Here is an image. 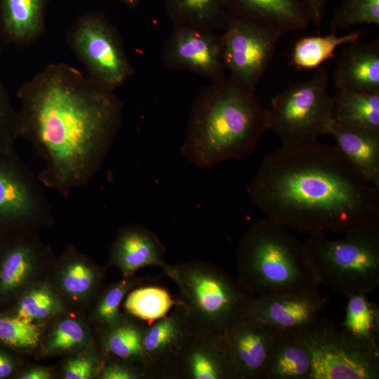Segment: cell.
<instances>
[{
    "label": "cell",
    "mask_w": 379,
    "mask_h": 379,
    "mask_svg": "<svg viewBox=\"0 0 379 379\" xmlns=\"http://www.w3.org/2000/svg\"><path fill=\"white\" fill-rule=\"evenodd\" d=\"M102 379H141L147 378L144 368L137 364L126 361L109 362L100 373Z\"/></svg>",
    "instance_id": "37"
},
{
    "label": "cell",
    "mask_w": 379,
    "mask_h": 379,
    "mask_svg": "<svg viewBox=\"0 0 379 379\" xmlns=\"http://www.w3.org/2000/svg\"><path fill=\"white\" fill-rule=\"evenodd\" d=\"M130 8H135L141 0H119Z\"/></svg>",
    "instance_id": "42"
},
{
    "label": "cell",
    "mask_w": 379,
    "mask_h": 379,
    "mask_svg": "<svg viewBox=\"0 0 379 379\" xmlns=\"http://www.w3.org/2000/svg\"><path fill=\"white\" fill-rule=\"evenodd\" d=\"M180 291L196 330L223 335L239 320L250 314L255 296L223 270L204 262L168 265L163 270Z\"/></svg>",
    "instance_id": "5"
},
{
    "label": "cell",
    "mask_w": 379,
    "mask_h": 379,
    "mask_svg": "<svg viewBox=\"0 0 379 379\" xmlns=\"http://www.w3.org/2000/svg\"><path fill=\"white\" fill-rule=\"evenodd\" d=\"M312 359L310 379H378L379 350L319 317L300 334Z\"/></svg>",
    "instance_id": "8"
},
{
    "label": "cell",
    "mask_w": 379,
    "mask_h": 379,
    "mask_svg": "<svg viewBox=\"0 0 379 379\" xmlns=\"http://www.w3.org/2000/svg\"><path fill=\"white\" fill-rule=\"evenodd\" d=\"M36 325L16 317L0 316V341L19 348H32L40 340Z\"/></svg>",
    "instance_id": "35"
},
{
    "label": "cell",
    "mask_w": 379,
    "mask_h": 379,
    "mask_svg": "<svg viewBox=\"0 0 379 379\" xmlns=\"http://www.w3.org/2000/svg\"><path fill=\"white\" fill-rule=\"evenodd\" d=\"M19 138L18 112L13 107L0 75V156L15 152Z\"/></svg>",
    "instance_id": "34"
},
{
    "label": "cell",
    "mask_w": 379,
    "mask_h": 379,
    "mask_svg": "<svg viewBox=\"0 0 379 379\" xmlns=\"http://www.w3.org/2000/svg\"><path fill=\"white\" fill-rule=\"evenodd\" d=\"M173 379H237L223 335L194 329L177 359Z\"/></svg>",
    "instance_id": "16"
},
{
    "label": "cell",
    "mask_w": 379,
    "mask_h": 379,
    "mask_svg": "<svg viewBox=\"0 0 379 379\" xmlns=\"http://www.w3.org/2000/svg\"><path fill=\"white\" fill-rule=\"evenodd\" d=\"M20 138L33 146L44 187L64 197L87 186L114 142L122 104L114 92L63 62L47 65L18 91Z\"/></svg>",
    "instance_id": "1"
},
{
    "label": "cell",
    "mask_w": 379,
    "mask_h": 379,
    "mask_svg": "<svg viewBox=\"0 0 379 379\" xmlns=\"http://www.w3.org/2000/svg\"><path fill=\"white\" fill-rule=\"evenodd\" d=\"M51 374L47 369L33 368L20 375L21 379H48Z\"/></svg>",
    "instance_id": "40"
},
{
    "label": "cell",
    "mask_w": 379,
    "mask_h": 379,
    "mask_svg": "<svg viewBox=\"0 0 379 379\" xmlns=\"http://www.w3.org/2000/svg\"><path fill=\"white\" fill-rule=\"evenodd\" d=\"M276 333L249 314L223 334L227 354L237 379H263Z\"/></svg>",
    "instance_id": "14"
},
{
    "label": "cell",
    "mask_w": 379,
    "mask_h": 379,
    "mask_svg": "<svg viewBox=\"0 0 379 379\" xmlns=\"http://www.w3.org/2000/svg\"><path fill=\"white\" fill-rule=\"evenodd\" d=\"M181 301L172 297L164 288L157 286L138 287L127 296L126 310L135 318L150 324L166 316Z\"/></svg>",
    "instance_id": "29"
},
{
    "label": "cell",
    "mask_w": 379,
    "mask_h": 379,
    "mask_svg": "<svg viewBox=\"0 0 379 379\" xmlns=\"http://www.w3.org/2000/svg\"><path fill=\"white\" fill-rule=\"evenodd\" d=\"M49 0H0V33L8 42L22 46L45 32Z\"/></svg>",
    "instance_id": "21"
},
{
    "label": "cell",
    "mask_w": 379,
    "mask_h": 379,
    "mask_svg": "<svg viewBox=\"0 0 379 379\" xmlns=\"http://www.w3.org/2000/svg\"><path fill=\"white\" fill-rule=\"evenodd\" d=\"M379 25V0H342L331 20V30L358 24Z\"/></svg>",
    "instance_id": "31"
},
{
    "label": "cell",
    "mask_w": 379,
    "mask_h": 379,
    "mask_svg": "<svg viewBox=\"0 0 379 379\" xmlns=\"http://www.w3.org/2000/svg\"><path fill=\"white\" fill-rule=\"evenodd\" d=\"M13 371V364L5 355L0 353V378L9 375Z\"/></svg>",
    "instance_id": "41"
},
{
    "label": "cell",
    "mask_w": 379,
    "mask_h": 379,
    "mask_svg": "<svg viewBox=\"0 0 379 379\" xmlns=\"http://www.w3.org/2000/svg\"><path fill=\"white\" fill-rule=\"evenodd\" d=\"M86 338L82 326L72 319L60 321L51 334L47 348L51 352H62L81 345Z\"/></svg>",
    "instance_id": "36"
},
{
    "label": "cell",
    "mask_w": 379,
    "mask_h": 379,
    "mask_svg": "<svg viewBox=\"0 0 379 379\" xmlns=\"http://www.w3.org/2000/svg\"><path fill=\"white\" fill-rule=\"evenodd\" d=\"M37 175L17 152L0 156V231L47 222L51 205Z\"/></svg>",
    "instance_id": "10"
},
{
    "label": "cell",
    "mask_w": 379,
    "mask_h": 379,
    "mask_svg": "<svg viewBox=\"0 0 379 379\" xmlns=\"http://www.w3.org/2000/svg\"><path fill=\"white\" fill-rule=\"evenodd\" d=\"M147 325L121 317L116 324L107 328L104 336L106 350L118 359L142 366L145 371L142 338Z\"/></svg>",
    "instance_id": "28"
},
{
    "label": "cell",
    "mask_w": 379,
    "mask_h": 379,
    "mask_svg": "<svg viewBox=\"0 0 379 379\" xmlns=\"http://www.w3.org/2000/svg\"><path fill=\"white\" fill-rule=\"evenodd\" d=\"M67 41L87 74L100 84L114 90L132 76L120 36L102 14L81 15L69 30Z\"/></svg>",
    "instance_id": "9"
},
{
    "label": "cell",
    "mask_w": 379,
    "mask_h": 379,
    "mask_svg": "<svg viewBox=\"0 0 379 379\" xmlns=\"http://www.w3.org/2000/svg\"><path fill=\"white\" fill-rule=\"evenodd\" d=\"M166 64L209 78L225 77L222 61V36L187 26H175L164 48Z\"/></svg>",
    "instance_id": "13"
},
{
    "label": "cell",
    "mask_w": 379,
    "mask_h": 379,
    "mask_svg": "<svg viewBox=\"0 0 379 379\" xmlns=\"http://www.w3.org/2000/svg\"><path fill=\"white\" fill-rule=\"evenodd\" d=\"M149 279H128L117 283L107 288L102 295L97 306L96 316L99 321L107 328L120 319L119 305L125 295L136 286L151 280Z\"/></svg>",
    "instance_id": "33"
},
{
    "label": "cell",
    "mask_w": 379,
    "mask_h": 379,
    "mask_svg": "<svg viewBox=\"0 0 379 379\" xmlns=\"http://www.w3.org/2000/svg\"><path fill=\"white\" fill-rule=\"evenodd\" d=\"M98 362L92 357H79L70 359L66 364L64 378L65 379H88L93 376Z\"/></svg>",
    "instance_id": "38"
},
{
    "label": "cell",
    "mask_w": 379,
    "mask_h": 379,
    "mask_svg": "<svg viewBox=\"0 0 379 379\" xmlns=\"http://www.w3.org/2000/svg\"><path fill=\"white\" fill-rule=\"evenodd\" d=\"M247 191L268 218L302 233H343L379 222V188L336 146L318 140L281 145L266 155Z\"/></svg>",
    "instance_id": "2"
},
{
    "label": "cell",
    "mask_w": 379,
    "mask_h": 379,
    "mask_svg": "<svg viewBox=\"0 0 379 379\" xmlns=\"http://www.w3.org/2000/svg\"><path fill=\"white\" fill-rule=\"evenodd\" d=\"M175 26L213 32L225 27L229 14L222 0H165Z\"/></svg>",
    "instance_id": "25"
},
{
    "label": "cell",
    "mask_w": 379,
    "mask_h": 379,
    "mask_svg": "<svg viewBox=\"0 0 379 379\" xmlns=\"http://www.w3.org/2000/svg\"><path fill=\"white\" fill-rule=\"evenodd\" d=\"M109 262L125 278L146 266L163 270L168 266L165 248L157 234L140 225L127 226L119 232L110 251Z\"/></svg>",
    "instance_id": "18"
},
{
    "label": "cell",
    "mask_w": 379,
    "mask_h": 379,
    "mask_svg": "<svg viewBox=\"0 0 379 379\" xmlns=\"http://www.w3.org/2000/svg\"><path fill=\"white\" fill-rule=\"evenodd\" d=\"M343 233L310 234L305 243L319 283L347 297L368 295L379 286V222Z\"/></svg>",
    "instance_id": "6"
},
{
    "label": "cell",
    "mask_w": 379,
    "mask_h": 379,
    "mask_svg": "<svg viewBox=\"0 0 379 379\" xmlns=\"http://www.w3.org/2000/svg\"><path fill=\"white\" fill-rule=\"evenodd\" d=\"M60 308L57 296L48 288L39 286L26 293L22 298L17 317L27 322L46 319Z\"/></svg>",
    "instance_id": "32"
},
{
    "label": "cell",
    "mask_w": 379,
    "mask_h": 379,
    "mask_svg": "<svg viewBox=\"0 0 379 379\" xmlns=\"http://www.w3.org/2000/svg\"><path fill=\"white\" fill-rule=\"evenodd\" d=\"M328 73L319 69L309 79L291 85L274 95L267 109L268 129L281 145L317 140L333 121V97L328 91Z\"/></svg>",
    "instance_id": "7"
},
{
    "label": "cell",
    "mask_w": 379,
    "mask_h": 379,
    "mask_svg": "<svg viewBox=\"0 0 379 379\" xmlns=\"http://www.w3.org/2000/svg\"><path fill=\"white\" fill-rule=\"evenodd\" d=\"M333 97L335 122L379 133V93L337 89Z\"/></svg>",
    "instance_id": "23"
},
{
    "label": "cell",
    "mask_w": 379,
    "mask_h": 379,
    "mask_svg": "<svg viewBox=\"0 0 379 379\" xmlns=\"http://www.w3.org/2000/svg\"><path fill=\"white\" fill-rule=\"evenodd\" d=\"M334 71L336 89L379 93V46L371 44H347Z\"/></svg>",
    "instance_id": "19"
},
{
    "label": "cell",
    "mask_w": 379,
    "mask_h": 379,
    "mask_svg": "<svg viewBox=\"0 0 379 379\" xmlns=\"http://www.w3.org/2000/svg\"><path fill=\"white\" fill-rule=\"evenodd\" d=\"M194 329L182 302L147 326L142 338L147 378L173 379L177 359Z\"/></svg>",
    "instance_id": "12"
},
{
    "label": "cell",
    "mask_w": 379,
    "mask_h": 379,
    "mask_svg": "<svg viewBox=\"0 0 379 379\" xmlns=\"http://www.w3.org/2000/svg\"><path fill=\"white\" fill-rule=\"evenodd\" d=\"M312 359L300 334H277L263 379H310Z\"/></svg>",
    "instance_id": "22"
},
{
    "label": "cell",
    "mask_w": 379,
    "mask_h": 379,
    "mask_svg": "<svg viewBox=\"0 0 379 379\" xmlns=\"http://www.w3.org/2000/svg\"><path fill=\"white\" fill-rule=\"evenodd\" d=\"M236 267L237 281L253 296L305 295L320 286L305 244L268 217L241 237Z\"/></svg>",
    "instance_id": "4"
},
{
    "label": "cell",
    "mask_w": 379,
    "mask_h": 379,
    "mask_svg": "<svg viewBox=\"0 0 379 379\" xmlns=\"http://www.w3.org/2000/svg\"><path fill=\"white\" fill-rule=\"evenodd\" d=\"M345 315L341 326L352 336L379 350V309L367 295L347 297Z\"/></svg>",
    "instance_id": "27"
},
{
    "label": "cell",
    "mask_w": 379,
    "mask_h": 379,
    "mask_svg": "<svg viewBox=\"0 0 379 379\" xmlns=\"http://www.w3.org/2000/svg\"><path fill=\"white\" fill-rule=\"evenodd\" d=\"M60 273V288L73 298H80L95 287L98 273L93 265L73 251L66 253Z\"/></svg>",
    "instance_id": "30"
},
{
    "label": "cell",
    "mask_w": 379,
    "mask_h": 379,
    "mask_svg": "<svg viewBox=\"0 0 379 379\" xmlns=\"http://www.w3.org/2000/svg\"><path fill=\"white\" fill-rule=\"evenodd\" d=\"M269 130L267 109L231 77L212 81L192 109L181 151L191 164L208 168L228 159H244Z\"/></svg>",
    "instance_id": "3"
},
{
    "label": "cell",
    "mask_w": 379,
    "mask_h": 379,
    "mask_svg": "<svg viewBox=\"0 0 379 379\" xmlns=\"http://www.w3.org/2000/svg\"><path fill=\"white\" fill-rule=\"evenodd\" d=\"M359 31L338 36L335 31L324 36H308L298 39L292 49L290 64L296 69L318 68L325 61L335 57L337 47L358 41Z\"/></svg>",
    "instance_id": "26"
},
{
    "label": "cell",
    "mask_w": 379,
    "mask_h": 379,
    "mask_svg": "<svg viewBox=\"0 0 379 379\" xmlns=\"http://www.w3.org/2000/svg\"><path fill=\"white\" fill-rule=\"evenodd\" d=\"M306 7L311 22L319 29L321 25L328 0H301Z\"/></svg>",
    "instance_id": "39"
},
{
    "label": "cell",
    "mask_w": 379,
    "mask_h": 379,
    "mask_svg": "<svg viewBox=\"0 0 379 379\" xmlns=\"http://www.w3.org/2000/svg\"><path fill=\"white\" fill-rule=\"evenodd\" d=\"M40 246L31 239H19L4 248L0 269V291L22 286L31 277L40 257Z\"/></svg>",
    "instance_id": "24"
},
{
    "label": "cell",
    "mask_w": 379,
    "mask_h": 379,
    "mask_svg": "<svg viewBox=\"0 0 379 379\" xmlns=\"http://www.w3.org/2000/svg\"><path fill=\"white\" fill-rule=\"evenodd\" d=\"M328 298L318 291L305 295L255 296L250 314L276 334H300L319 317Z\"/></svg>",
    "instance_id": "15"
},
{
    "label": "cell",
    "mask_w": 379,
    "mask_h": 379,
    "mask_svg": "<svg viewBox=\"0 0 379 379\" xmlns=\"http://www.w3.org/2000/svg\"><path fill=\"white\" fill-rule=\"evenodd\" d=\"M222 36V61L230 77L254 88L272 60L280 34L229 15Z\"/></svg>",
    "instance_id": "11"
},
{
    "label": "cell",
    "mask_w": 379,
    "mask_h": 379,
    "mask_svg": "<svg viewBox=\"0 0 379 379\" xmlns=\"http://www.w3.org/2000/svg\"><path fill=\"white\" fill-rule=\"evenodd\" d=\"M227 13L281 35L306 28L310 17L301 0H222Z\"/></svg>",
    "instance_id": "17"
},
{
    "label": "cell",
    "mask_w": 379,
    "mask_h": 379,
    "mask_svg": "<svg viewBox=\"0 0 379 379\" xmlns=\"http://www.w3.org/2000/svg\"><path fill=\"white\" fill-rule=\"evenodd\" d=\"M328 134L334 138L336 147L359 173L379 188V133L333 120Z\"/></svg>",
    "instance_id": "20"
}]
</instances>
